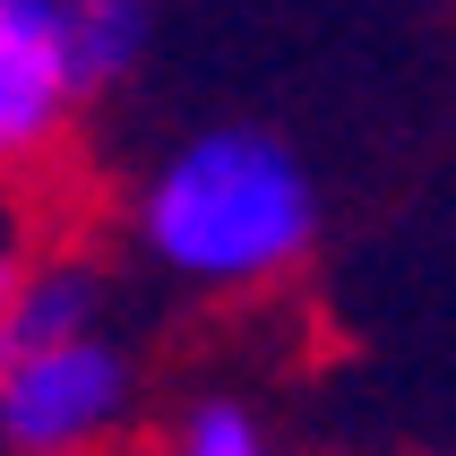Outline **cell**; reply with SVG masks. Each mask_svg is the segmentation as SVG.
<instances>
[{"mask_svg":"<svg viewBox=\"0 0 456 456\" xmlns=\"http://www.w3.org/2000/svg\"><path fill=\"white\" fill-rule=\"evenodd\" d=\"M95 319V284L61 267V276H35V284H9L0 293V362L9 354H35V345H61Z\"/></svg>","mask_w":456,"mask_h":456,"instance_id":"5b68a950","label":"cell"},{"mask_svg":"<svg viewBox=\"0 0 456 456\" xmlns=\"http://www.w3.org/2000/svg\"><path fill=\"white\" fill-rule=\"evenodd\" d=\"M319 232L310 173L267 129H216L155 173L147 190V241L173 276L199 284H258L284 276Z\"/></svg>","mask_w":456,"mask_h":456,"instance_id":"6da1fadb","label":"cell"},{"mask_svg":"<svg viewBox=\"0 0 456 456\" xmlns=\"http://www.w3.org/2000/svg\"><path fill=\"white\" fill-rule=\"evenodd\" d=\"M121 396H129L121 354L77 328L61 345H35V354L0 362V439L9 448H77V439L112 431Z\"/></svg>","mask_w":456,"mask_h":456,"instance_id":"7a4b0ae2","label":"cell"},{"mask_svg":"<svg viewBox=\"0 0 456 456\" xmlns=\"http://www.w3.org/2000/svg\"><path fill=\"white\" fill-rule=\"evenodd\" d=\"M9 284H18V267H9V250H0V293H9Z\"/></svg>","mask_w":456,"mask_h":456,"instance_id":"52a82bcc","label":"cell"},{"mask_svg":"<svg viewBox=\"0 0 456 456\" xmlns=\"http://www.w3.org/2000/svg\"><path fill=\"white\" fill-rule=\"evenodd\" d=\"M61 0H0V155H35L69 112Z\"/></svg>","mask_w":456,"mask_h":456,"instance_id":"3957f363","label":"cell"},{"mask_svg":"<svg viewBox=\"0 0 456 456\" xmlns=\"http://www.w3.org/2000/svg\"><path fill=\"white\" fill-rule=\"evenodd\" d=\"M147 0H61V44H69V86H112L147 52Z\"/></svg>","mask_w":456,"mask_h":456,"instance_id":"277c9868","label":"cell"},{"mask_svg":"<svg viewBox=\"0 0 456 456\" xmlns=\"http://www.w3.org/2000/svg\"><path fill=\"white\" fill-rule=\"evenodd\" d=\"M181 448H190V456H258V422H250L241 405H224V396H216V405L190 413Z\"/></svg>","mask_w":456,"mask_h":456,"instance_id":"8992f818","label":"cell"}]
</instances>
